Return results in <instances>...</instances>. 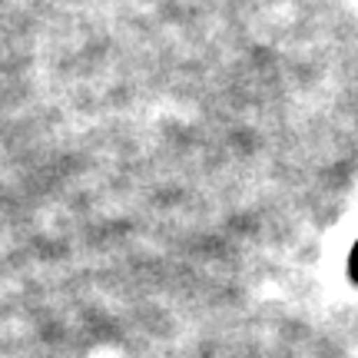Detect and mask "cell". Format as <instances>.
<instances>
[{
    "mask_svg": "<svg viewBox=\"0 0 358 358\" xmlns=\"http://www.w3.org/2000/svg\"><path fill=\"white\" fill-rule=\"evenodd\" d=\"M348 268H352V279L358 282V245L352 249V266H348Z\"/></svg>",
    "mask_w": 358,
    "mask_h": 358,
    "instance_id": "cell-1",
    "label": "cell"
}]
</instances>
